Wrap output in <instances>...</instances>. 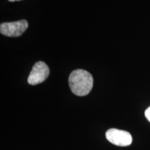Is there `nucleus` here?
Wrapping results in <instances>:
<instances>
[{
  "label": "nucleus",
  "mask_w": 150,
  "mask_h": 150,
  "mask_svg": "<svg viewBox=\"0 0 150 150\" xmlns=\"http://www.w3.org/2000/svg\"><path fill=\"white\" fill-rule=\"evenodd\" d=\"M68 81L71 91L77 96H86L93 88V76L86 70L78 69L72 71Z\"/></svg>",
  "instance_id": "nucleus-1"
},
{
  "label": "nucleus",
  "mask_w": 150,
  "mask_h": 150,
  "mask_svg": "<svg viewBox=\"0 0 150 150\" xmlns=\"http://www.w3.org/2000/svg\"><path fill=\"white\" fill-rule=\"evenodd\" d=\"M28 22L25 20L16 22H4L0 25V32L1 34L8 37H18L23 34L27 29Z\"/></svg>",
  "instance_id": "nucleus-2"
},
{
  "label": "nucleus",
  "mask_w": 150,
  "mask_h": 150,
  "mask_svg": "<svg viewBox=\"0 0 150 150\" xmlns=\"http://www.w3.org/2000/svg\"><path fill=\"white\" fill-rule=\"evenodd\" d=\"M50 74V68L43 61H38L32 67L29 77L28 83L31 85H37L44 82Z\"/></svg>",
  "instance_id": "nucleus-3"
},
{
  "label": "nucleus",
  "mask_w": 150,
  "mask_h": 150,
  "mask_svg": "<svg viewBox=\"0 0 150 150\" xmlns=\"http://www.w3.org/2000/svg\"><path fill=\"white\" fill-rule=\"evenodd\" d=\"M106 137L110 142L120 147L129 146L132 142V136L129 132L117 129H108Z\"/></svg>",
  "instance_id": "nucleus-4"
},
{
  "label": "nucleus",
  "mask_w": 150,
  "mask_h": 150,
  "mask_svg": "<svg viewBox=\"0 0 150 150\" xmlns=\"http://www.w3.org/2000/svg\"><path fill=\"white\" fill-rule=\"evenodd\" d=\"M145 117L150 122V106L149 108H147V110H145Z\"/></svg>",
  "instance_id": "nucleus-5"
},
{
  "label": "nucleus",
  "mask_w": 150,
  "mask_h": 150,
  "mask_svg": "<svg viewBox=\"0 0 150 150\" xmlns=\"http://www.w3.org/2000/svg\"><path fill=\"white\" fill-rule=\"evenodd\" d=\"M9 1H11V2H13V1H21V0H8Z\"/></svg>",
  "instance_id": "nucleus-6"
}]
</instances>
